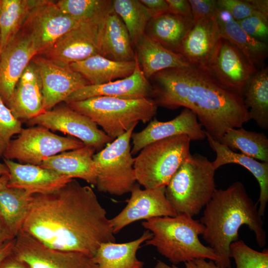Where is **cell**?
Returning <instances> with one entry per match:
<instances>
[{"label":"cell","mask_w":268,"mask_h":268,"mask_svg":"<svg viewBox=\"0 0 268 268\" xmlns=\"http://www.w3.org/2000/svg\"><path fill=\"white\" fill-rule=\"evenodd\" d=\"M152 77L157 106L192 110L206 133L218 142L227 130L242 127L251 120L243 97L203 69L190 65L164 69Z\"/></svg>","instance_id":"2"},{"label":"cell","mask_w":268,"mask_h":268,"mask_svg":"<svg viewBox=\"0 0 268 268\" xmlns=\"http://www.w3.org/2000/svg\"><path fill=\"white\" fill-rule=\"evenodd\" d=\"M74 111L88 117L114 140L139 122L150 121L156 113L157 106L149 98L125 99L95 96L66 103Z\"/></svg>","instance_id":"6"},{"label":"cell","mask_w":268,"mask_h":268,"mask_svg":"<svg viewBox=\"0 0 268 268\" xmlns=\"http://www.w3.org/2000/svg\"><path fill=\"white\" fill-rule=\"evenodd\" d=\"M65 13L78 22L93 19L108 10L112 4L109 0H60L56 2Z\"/></svg>","instance_id":"36"},{"label":"cell","mask_w":268,"mask_h":268,"mask_svg":"<svg viewBox=\"0 0 268 268\" xmlns=\"http://www.w3.org/2000/svg\"><path fill=\"white\" fill-rule=\"evenodd\" d=\"M136 126L94 154L99 192L122 196L131 192L135 185L130 142Z\"/></svg>","instance_id":"8"},{"label":"cell","mask_w":268,"mask_h":268,"mask_svg":"<svg viewBox=\"0 0 268 268\" xmlns=\"http://www.w3.org/2000/svg\"><path fill=\"white\" fill-rule=\"evenodd\" d=\"M205 135L210 147L216 153V158L211 162L215 170L225 164H237L247 169L257 179L260 188L257 201L260 203L258 211L263 217L268 201V162L258 161L242 153H236L207 133Z\"/></svg>","instance_id":"26"},{"label":"cell","mask_w":268,"mask_h":268,"mask_svg":"<svg viewBox=\"0 0 268 268\" xmlns=\"http://www.w3.org/2000/svg\"><path fill=\"white\" fill-rule=\"evenodd\" d=\"M244 104L251 120L261 128H268V67L258 70L250 78L244 89Z\"/></svg>","instance_id":"32"},{"label":"cell","mask_w":268,"mask_h":268,"mask_svg":"<svg viewBox=\"0 0 268 268\" xmlns=\"http://www.w3.org/2000/svg\"><path fill=\"white\" fill-rule=\"evenodd\" d=\"M168 5V11L172 14L192 18L191 8L188 0H166Z\"/></svg>","instance_id":"42"},{"label":"cell","mask_w":268,"mask_h":268,"mask_svg":"<svg viewBox=\"0 0 268 268\" xmlns=\"http://www.w3.org/2000/svg\"><path fill=\"white\" fill-rule=\"evenodd\" d=\"M205 70L223 87L242 97L248 81L258 71L235 46L221 37Z\"/></svg>","instance_id":"14"},{"label":"cell","mask_w":268,"mask_h":268,"mask_svg":"<svg viewBox=\"0 0 268 268\" xmlns=\"http://www.w3.org/2000/svg\"><path fill=\"white\" fill-rule=\"evenodd\" d=\"M95 150L93 147L84 145L79 148L50 157L39 166L71 179H82L96 186L97 173L93 161Z\"/></svg>","instance_id":"23"},{"label":"cell","mask_w":268,"mask_h":268,"mask_svg":"<svg viewBox=\"0 0 268 268\" xmlns=\"http://www.w3.org/2000/svg\"><path fill=\"white\" fill-rule=\"evenodd\" d=\"M216 17L220 36L235 46L257 70L264 67L268 55L267 43L248 35L227 12L218 8Z\"/></svg>","instance_id":"25"},{"label":"cell","mask_w":268,"mask_h":268,"mask_svg":"<svg viewBox=\"0 0 268 268\" xmlns=\"http://www.w3.org/2000/svg\"><path fill=\"white\" fill-rule=\"evenodd\" d=\"M216 3L218 8L228 13L236 21L261 14L247 0H217Z\"/></svg>","instance_id":"40"},{"label":"cell","mask_w":268,"mask_h":268,"mask_svg":"<svg viewBox=\"0 0 268 268\" xmlns=\"http://www.w3.org/2000/svg\"><path fill=\"white\" fill-rule=\"evenodd\" d=\"M32 195L23 189L7 186L0 190V220L14 237L21 229Z\"/></svg>","instance_id":"31"},{"label":"cell","mask_w":268,"mask_h":268,"mask_svg":"<svg viewBox=\"0 0 268 268\" xmlns=\"http://www.w3.org/2000/svg\"><path fill=\"white\" fill-rule=\"evenodd\" d=\"M79 22L63 12L56 2L33 0L22 29L31 36L39 55Z\"/></svg>","instance_id":"11"},{"label":"cell","mask_w":268,"mask_h":268,"mask_svg":"<svg viewBox=\"0 0 268 268\" xmlns=\"http://www.w3.org/2000/svg\"><path fill=\"white\" fill-rule=\"evenodd\" d=\"M193 24L192 18L168 12L152 18L145 34L167 49L177 53L181 41Z\"/></svg>","instance_id":"30"},{"label":"cell","mask_w":268,"mask_h":268,"mask_svg":"<svg viewBox=\"0 0 268 268\" xmlns=\"http://www.w3.org/2000/svg\"><path fill=\"white\" fill-rule=\"evenodd\" d=\"M135 47L138 63L147 79L163 70L190 65L181 55L167 49L145 33Z\"/></svg>","instance_id":"27"},{"label":"cell","mask_w":268,"mask_h":268,"mask_svg":"<svg viewBox=\"0 0 268 268\" xmlns=\"http://www.w3.org/2000/svg\"><path fill=\"white\" fill-rule=\"evenodd\" d=\"M38 55L30 35L22 29L0 55V97L6 105L26 67Z\"/></svg>","instance_id":"17"},{"label":"cell","mask_w":268,"mask_h":268,"mask_svg":"<svg viewBox=\"0 0 268 268\" xmlns=\"http://www.w3.org/2000/svg\"><path fill=\"white\" fill-rule=\"evenodd\" d=\"M197 268H220L212 260L206 262L205 259H199L193 261Z\"/></svg>","instance_id":"48"},{"label":"cell","mask_w":268,"mask_h":268,"mask_svg":"<svg viewBox=\"0 0 268 268\" xmlns=\"http://www.w3.org/2000/svg\"><path fill=\"white\" fill-rule=\"evenodd\" d=\"M147 230L138 239L123 243H102L93 257L96 268H143V263L136 258L141 244L152 237Z\"/></svg>","instance_id":"29"},{"label":"cell","mask_w":268,"mask_h":268,"mask_svg":"<svg viewBox=\"0 0 268 268\" xmlns=\"http://www.w3.org/2000/svg\"><path fill=\"white\" fill-rule=\"evenodd\" d=\"M8 169L4 163L0 162V177L5 175H8Z\"/></svg>","instance_id":"51"},{"label":"cell","mask_w":268,"mask_h":268,"mask_svg":"<svg viewBox=\"0 0 268 268\" xmlns=\"http://www.w3.org/2000/svg\"><path fill=\"white\" fill-rule=\"evenodd\" d=\"M22 129L21 121L13 116L0 97V158L3 156L11 137L19 134Z\"/></svg>","instance_id":"38"},{"label":"cell","mask_w":268,"mask_h":268,"mask_svg":"<svg viewBox=\"0 0 268 268\" xmlns=\"http://www.w3.org/2000/svg\"><path fill=\"white\" fill-rule=\"evenodd\" d=\"M27 122L29 125L42 126L68 134L95 150L102 149L114 140L88 117L67 105L45 111Z\"/></svg>","instance_id":"13"},{"label":"cell","mask_w":268,"mask_h":268,"mask_svg":"<svg viewBox=\"0 0 268 268\" xmlns=\"http://www.w3.org/2000/svg\"><path fill=\"white\" fill-rule=\"evenodd\" d=\"M191 141L188 135L180 134L145 146L134 158L135 181L145 189L165 188L191 154Z\"/></svg>","instance_id":"7"},{"label":"cell","mask_w":268,"mask_h":268,"mask_svg":"<svg viewBox=\"0 0 268 268\" xmlns=\"http://www.w3.org/2000/svg\"><path fill=\"white\" fill-rule=\"evenodd\" d=\"M136 59L130 62H116L96 55L69 64L91 85H99L131 75L134 71Z\"/></svg>","instance_id":"28"},{"label":"cell","mask_w":268,"mask_h":268,"mask_svg":"<svg viewBox=\"0 0 268 268\" xmlns=\"http://www.w3.org/2000/svg\"><path fill=\"white\" fill-rule=\"evenodd\" d=\"M33 0H0V55L22 29Z\"/></svg>","instance_id":"34"},{"label":"cell","mask_w":268,"mask_h":268,"mask_svg":"<svg viewBox=\"0 0 268 268\" xmlns=\"http://www.w3.org/2000/svg\"><path fill=\"white\" fill-rule=\"evenodd\" d=\"M205 133L194 112L185 108L171 120L161 122L154 119L142 131L133 133L131 153L136 154L150 143L180 134L188 135L191 140H202L206 137Z\"/></svg>","instance_id":"18"},{"label":"cell","mask_w":268,"mask_h":268,"mask_svg":"<svg viewBox=\"0 0 268 268\" xmlns=\"http://www.w3.org/2000/svg\"><path fill=\"white\" fill-rule=\"evenodd\" d=\"M257 205L239 181L225 189H216L205 205L200 221L204 226L202 235L218 257L215 264L220 268H231L230 247L239 240L238 231L243 225L254 233L258 246L266 245V232Z\"/></svg>","instance_id":"3"},{"label":"cell","mask_w":268,"mask_h":268,"mask_svg":"<svg viewBox=\"0 0 268 268\" xmlns=\"http://www.w3.org/2000/svg\"><path fill=\"white\" fill-rule=\"evenodd\" d=\"M133 47L127 29L112 5L100 29L99 55L116 62H130L135 57Z\"/></svg>","instance_id":"24"},{"label":"cell","mask_w":268,"mask_h":268,"mask_svg":"<svg viewBox=\"0 0 268 268\" xmlns=\"http://www.w3.org/2000/svg\"><path fill=\"white\" fill-rule=\"evenodd\" d=\"M15 238L8 232L0 220V246L7 241Z\"/></svg>","instance_id":"47"},{"label":"cell","mask_w":268,"mask_h":268,"mask_svg":"<svg viewBox=\"0 0 268 268\" xmlns=\"http://www.w3.org/2000/svg\"><path fill=\"white\" fill-rule=\"evenodd\" d=\"M240 27L251 37L267 43L268 40V17L261 14L237 21Z\"/></svg>","instance_id":"39"},{"label":"cell","mask_w":268,"mask_h":268,"mask_svg":"<svg viewBox=\"0 0 268 268\" xmlns=\"http://www.w3.org/2000/svg\"><path fill=\"white\" fill-rule=\"evenodd\" d=\"M215 170L207 157L190 154L165 187L166 197L177 214H199L215 191Z\"/></svg>","instance_id":"5"},{"label":"cell","mask_w":268,"mask_h":268,"mask_svg":"<svg viewBox=\"0 0 268 268\" xmlns=\"http://www.w3.org/2000/svg\"><path fill=\"white\" fill-rule=\"evenodd\" d=\"M193 22L215 15L218 9L215 0H189Z\"/></svg>","instance_id":"41"},{"label":"cell","mask_w":268,"mask_h":268,"mask_svg":"<svg viewBox=\"0 0 268 268\" xmlns=\"http://www.w3.org/2000/svg\"><path fill=\"white\" fill-rule=\"evenodd\" d=\"M3 162L9 172L6 186L23 189L32 195L54 192L73 179L39 165L22 164L5 158Z\"/></svg>","instance_id":"19"},{"label":"cell","mask_w":268,"mask_h":268,"mask_svg":"<svg viewBox=\"0 0 268 268\" xmlns=\"http://www.w3.org/2000/svg\"><path fill=\"white\" fill-rule=\"evenodd\" d=\"M6 106L13 116L21 121H27L45 112L41 78L32 62L19 78Z\"/></svg>","instance_id":"22"},{"label":"cell","mask_w":268,"mask_h":268,"mask_svg":"<svg viewBox=\"0 0 268 268\" xmlns=\"http://www.w3.org/2000/svg\"><path fill=\"white\" fill-rule=\"evenodd\" d=\"M9 180V174L0 177V190L6 186Z\"/></svg>","instance_id":"50"},{"label":"cell","mask_w":268,"mask_h":268,"mask_svg":"<svg viewBox=\"0 0 268 268\" xmlns=\"http://www.w3.org/2000/svg\"><path fill=\"white\" fill-rule=\"evenodd\" d=\"M135 59L134 70L129 76L102 84L85 86L72 93L65 102L78 101L95 96L125 99L149 98L152 94V88L140 67L136 55Z\"/></svg>","instance_id":"21"},{"label":"cell","mask_w":268,"mask_h":268,"mask_svg":"<svg viewBox=\"0 0 268 268\" xmlns=\"http://www.w3.org/2000/svg\"><path fill=\"white\" fill-rule=\"evenodd\" d=\"M12 254L30 268H96L93 257L85 254L54 249L20 230Z\"/></svg>","instance_id":"10"},{"label":"cell","mask_w":268,"mask_h":268,"mask_svg":"<svg viewBox=\"0 0 268 268\" xmlns=\"http://www.w3.org/2000/svg\"><path fill=\"white\" fill-rule=\"evenodd\" d=\"M0 268H30V267L11 254L1 262Z\"/></svg>","instance_id":"44"},{"label":"cell","mask_w":268,"mask_h":268,"mask_svg":"<svg viewBox=\"0 0 268 268\" xmlns=\"http://www.w3.org/2000/svg\"><path fill=\"white\" fill-rule=\"evenodd\" d=\"M0 42H1V38H0Z\"/></svg>","instance_id":"52"},{"label":"cell","mask_w":268,"mask_h":268,"mask_svg":"<svg viewBox=\"0 0 268 268\" xmlns=\"http://www.w3.org/2000/svg\"><path fill=\"white\" fill-rule=\"evenodd\" d=\"M141 225L152 235L145 245L155 247L174 265L199 259H207L214 263L219 261L213 249L204 246L199 239L204 232V225L192 217L177 214L154 217Z\"/></svg>","instance_id":"4"},{"label":"cell","mask_w":268,"mask_h":268,"mask_svg":"<svg viewBox=\"0 0 268 268\" xmlns=\"http://www.w3.org/2000/svg\"><path fill=\"white\" fill-rule=\"evenodd\" d=\"M165 190V188L141 190L135 184L126 206L110 219L114 234L137 220L177 215L166 197Z\"/></svg>","instance_id":"16"},{"label":"cell","mask_w":268,"mask_h":268,"mask_svg":"<svg viewBox=\"0 0 268 268\" xmlns=\"http://www.w3.org/2000/svg\"><path fill=\"white\" fill-rule=\"evenodd\" d=\"M31 62L36 66L41 78L45 111L52 109L76 90L90 84L69 65L38 55Z\"/></svg>","instance_id":"15"},{"label":"cell","mask_w":268,"mask_h":268,"mask_svg":"<svg viewBox=\"0 0 268 268\" xmlns=\"http://www.w3.org/2000/svg\"><path fill=\"white\" fill-rule=\"evenodd\" d=\"M255 8V9L268 17V0H247Z\"/></svg>","instance_id":"46"},{"label":"cell","mask_w":268,"mask_h":268,"mask_svg":"<svg viewBox=\"0 0 268 268\" xmlns=\"http://www.w3.org/2000/svg\"><path fill=\"white\" fill-rule=\"evenodd\" d=\"M84 145L76 138L60 136L38 126L22 129L18 137L10 140L3 157L22 164L40 165L50 157Z\"/></svg>","instance_id":"9"},{"label":"cell","mask_w":268,"mask_h":268,"mask_svg":"<svg viewBox=\"0 0 268 268\" xmlns=\"http://www.w3.org/2000/svg\"><path fill=\"white\" fill-rule=\"evenodd\" d=\"M21 230L51 248L91 257L102 243L116 240L92 189L73 179L54 192L32 195Z\"/></svg>","instance_id":"1"},{"label":"cell","mask_w":268,"mask_h":268,"mask_svg":"<svg viewBox=\"0 0 268 268\" xmlns=\"http://www.w3.org/2000/svg\"><path fill=\"white\" fill-rule=\"evenodd\" d=\"M220 37L216 14L193 22L181 41L177 53L181 55L190 65L205 70Z\"/></svg>","instance_id":"20"},{"label":"cell","mask_w":268,"mask_h":268,"mask_svg":"<svg viewBox=\"0 0 268 268\" xmlns=\"http://www.w3.org/2000/svg\"><path fill=\"white\" fill-rule=\"evenodd\" d=\"M230 253L236 268H268L267 249L259 252L250 247L243 240H238L231 244Z\"/></svg>","instance_id":"37"},{"label":"cell","mask_w":268,"mask_h":268,"mask_svg":"<svg viewBox=\"0 0 268 268\" xmlns=\"http://www.w3.org/2000/svg\"><path fill=\"white\" fill-rule=\"evenodd\" d=\"M111 7L93 19L79 22L42 56L69 65L99 55L100 29L104 18Z\"/></svg>","instance_id":"12"},{"label":"cell","mask_w":268,"mask_h":268,"mask_svg":"<svg viewBox=\"0 0 268 268\" xmlns=\"http://www.w3.org/2000/svg\"><path fill=\"white\" fill-rule=\"evenodd\" d=\"M185 268H197L194 262L190 261L185 263ZM154 268H180L175 265H173L172 266H170L167 264H165L163 262H162L160 260H158L157 262L154 267Z\"/></svg>","instance_id":"49"},{"label":"cell","mask_w":268,"mask_h":268,"mask_svg":"<svg viewBox=\"0 0 268 268\" xmlns=\"http://www.w3.org/2000/svg\"><path fill=\"white\" fill-rule=\"evenodd\" d=\"M150 11L153 17L168 12V5L166 0H140Z\"/></svg>","instance_id":"43"},{"label":"cell","mask_w":268,"mask_h":268,"mask_svg":"<svg viewBox=\"0 0 268 268\" xmlns=\"http://www.w3.org/2000/svg\"><path fill=\"white\" fill-rule=\"evenodd\" d=\"M219 142L232 151L261 162H268V138L262 133L249 131L242 127L231 128L222 136Z\"/></svg>","instance_id":"33"},{"label":"cell","mask_w":268,"mask_h":268,"mask_svg":"<svg viewBox=\"0 0 268 268\" xmlns=\"http://www.w3.org/2000/svg\"><path fill=\"white\" fill-rule=\"evenodd\" d=\"M112 8L125 25L133 46L145 33L147 25L153 15L138 0H112Z\"/></svg>","instance_id":"35"},{"label":"cell","mask_w":268,"mask_h":268,"mask_svg":"<svg viewBox=\"0 0 268 268\" xmlns=\"http://www.w3.org/2000/svg\"><path fill=\"white\" fill-rule=\"evenodd\" d=\"M15 238L7 241L0 246V264L12 253L15 245Z\"/></svg>","instance_id":"45"}]
</instances>
